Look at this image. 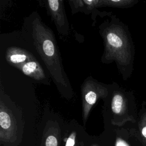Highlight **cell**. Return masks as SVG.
<instances>
[{"label":"cell","instance_id":"cell-4","mask_svg":"<svg viewBox=\"0 0 146 146\" xmlns=\"http://www.w3.org/2000/svg\"><path fill=\"white\" fill-rule=\"evenodd\" d=\"M32 48V47H31ZM31 46L26 42V46L10 45L5 50V59L12 67L17 68L23 74L36 82L50 86V76L43 68L40 59L36 56Z\"/></svg>","mask_w":146,"mask_h":146},{"label":"cell","instance_id":"cell-6","mask_svg":"<svg viewBox=\"0 0 146 146\" xmlns=\"http://www.w3.org/2000/svg\"><path fill=\"white\" fill-rule=\"evenodd\" d=\"M1 91L0 98V139L5 143L14 141L17 137V120L15 115L16 110H13L14 104L6 98Z\"/></svg>","mask_w":146,"mask_h":146},{"label":"cell","instance_id":"cell-9","mask_svg":"<svg viewBox=\"0 0 146 146\" xmlns=\"http://www.w3.org/2000/svg\"><path fill=\"white\" fill-rule=\"evenodd\" d=\"M60 128L56 120H48L43 133V146H60Z\"/></svg>","mask_w":146,"mask_h":146},{"label":"cell","instance_id":"cell-13","mask_svg":"<svg viewBox=\"0 0 146 146\" xmlns=\"http://www.w3.org/2000/svg\"><path fill=\"white\" fill-rule=\"evenodd\" d=\"M115 146H129L128 143L121 137H117L115 141Z\"/></svg>","mask_w":146,"mask_h":146},{"label":"cell","instance_id":"cell-3","mask_svg":"<svg viewBox=\"0 0 146 146\" xmlns=\"http://www.w3.org/2000/svg\"><path fill=\"white\" fill-rule=\"evenodd\" d=\"M103 115L110 123L121 127L127 122H137L138 112L134 92L113 82L109 84L108 94L103 100Z\"/></svg>","mask_w":146,"mask_h":146},{"label":"cell","instance_id":"cell-1","mask_svg":"<svg viewBox=\"0 0 146 146\" xmlns=\"http://www.w3.org/2000/svg\"><path fill=\"white\" fill-rule=\"evenodd\" d=\"M21 35L45 66L60 95L67 100L72 99L74 90L64 70L55 36L37 11L24 18Z\"/></svg>","mask_w":146,"mask_h":146},{"label":"cell","instance_id":"cell-5","mask_svg":"<svg viewBox=\"0 0 146 146\" xmlns=\"http://www.w3.org/2000/svg\"><path fill=\"white\" fill-rule=\"evenodd\" d=\"M109 84L100 82L92 76L87 77L80 86L82 119L86 124L93 107L98 100H103L108 94Z\"/></svg>","mask_w":146,"mask_h":146},{"label":"cell","instance_id":"cell-11","mask_svg":"<svg viewBox=\"0 0 146 146\" xmlns=\"http://www.w3.org/2000/svg\"><path fill=\"white\" fill-rule=\"evenodd\" d=\"M139 1V0H100V7L129 9L135 6Z\"/></svg>","mask_w":146,"mask_h":146},{"label":"cell","instance_id":"cell-7","mask_svg":"<svg viewBox=\"0 0 146 146\" xmlns=\"http://www.w3.org/2000/svg\"><path fill=\"white\" fill-rule=\"evenodd\" d=\"M42 2L53 21L59 35L63 39L67 38L70 30L64 1L48 0Z\"/></svg>","mask_w":146,"mask_h":146},{"label":"cell","instance_id":"cell-10","mask_svg":"<svg viewBox=\"0 0 146 146\" xmlns=\"http://www.w3.org/2000/svg\"><path fill=\"white\" fill-rule=\"evenodd\" d=\"M137 129H135V133L146 143V102L143 100L138 112Z\"/></svg>","mask_w":146,"mask_h":146},{"label":"cell","instance_id":"cell-14","mask_svg":"<svg viewBox=\"0 0 146 146\" xmlns=\"http://www.w3.org/2000/svg\"><path fill=\"white\" fill-rule=\"evenodd\" d=\"M94 146H96V145H94Z\"/></svg>","mask_w":146,"mask_h":146},{"label":"cell","instance_id":"cell-12","mask_svg":"<svg viewBox=\"0 0 146 146\" xmlns=\"http://www.w3.org/2000/svg\"><path fill=\"white\" fill-rule=\"evenodd\" d=\"M76 132L75 131H72L66 140L65 146H76Z\"/></svg>","mask_w":146,"mask_h":146},{"label":"cell","instance_id":"cell-8","mask_svg":"<svg viewBox=\"0 0 146 146\" xmlns=\"http://www.w3.org/2000/svg\"><path fill=\"white\" fill-rule=\"evenodd\" d=\"M68 2L72 15L78 13L86 15L91 14L92 27H95L96 23L98 16L103 18L105 17H110L113 14L112 11H100L98 10L100 8V0H72L68 1Z\"/></svg>","mask_w":146,"mask_h":146},{"label":"cell","instance_id":"cell-2","mask_svg":"<svg viewBox=\"0 0 146 146\" xmlns=\"http://www.w3.org/2000/svg\"><path fill=\"white\" fill-rule=\"evenodd\" d=\"M98 29L104 44L101 62L107 64L114 62L122 79L127 80L134 70L135 55V45L128 26L113 14L99 25Z\"/></svg>","mask_w":146,"mask_h":146}]
</instances>
